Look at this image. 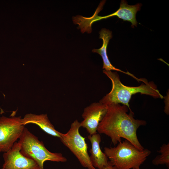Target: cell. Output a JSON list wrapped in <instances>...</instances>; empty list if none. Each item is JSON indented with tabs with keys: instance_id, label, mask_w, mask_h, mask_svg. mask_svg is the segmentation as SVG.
<instances>
[{
	"instance_id": "14",
	"label": "cell",
	"mask_w": 169,
	"mask_h": 169,
	"mask_svg": "<svg viewBox=\"0 0 169 169\" xmlns=\"http://www.w3.org/2000/svg\"><path fill=\"white\" fill-rule=\"evenodd\" d=\"M157 152L160 154L152 161V163L156 166L166 165L169 168V143L163 144Z\"/></svg>"
},
{
	"instance_id": "1",
	"label": "cell",
	"mask_w": 169,
	"mask_h": 169,
	"mask_svg": "<svg viewBox=\"0 0 169 169\" xmlns=\"http://www.w3.org/2000/svg\"><path fill=\"white\" fill-rule=\"evenodd\" d=\"M129 109L126 106L120 104L108 106L107 112L99 123L97 132L110 137L115 146L123 138L142 151L145 148L138 139L137 131L140 126L145 125L146 122L135 119L133 112L127 113Z\"/></svg>"
},
{
	"instance_id": "15",
	"label": "cell",
	"mask_w": 169,
	"mask_h": 169,
	"mask_svg": "<svg viewBox=\"0 0 169 169\" xmlns=\"http://www.w3.org/2000/svg\"><path fill=\"white\" fill-rule=\"evenodd\" d=\"M104 169H116L115 166H112L110 163L109 164L107 167L104 168Z\"/></svg>"
},
{
	"instance_id": "3",
	"label": "cell",
	"mask_w": 169,
	"mask_h": 169,
	"mask_svg": "<svg viewBox=\"0 0 169 169\" xmlns=\"http://www.w3.org/2000/svg\"><path fill=\"white\" fill-rule=\"evenodd\" d=\"M104 153L116 169H141L151 151L147 149L140 150L125 140L114 147H105Z\"/></svg>"
},
{
	"instance_id": "7",
	"label": "cell",
	"mask_w": 169,
	"mask_h": 169,
	"mask_svg": "<svg viewBox=\"0 0 169 169\" xmlns=\"http://www.w3.org/2000/svg\"><path fill=\"white\" fill-rule=\"evenodd\" d=\"M108 106L100 102H94L84 109L82 115L83 120L80 126L85 128L90 135L97 133L99 124L106 114Z\"/></svg>"
},
{
	"instance_id": "9",
	"label": "cell",
	"mask_w": 169,
	"mask_h": 169,
	"mask_svg": "<svg viewBox=\"0 0 169 169\" xmlns=\"http://www.w3.org/2000/svg\"><path fill=\"white\" fill-rule=\"evenodd\" d=\"M87 138L91 144V147L89 151L90 154V158L92 165L95 168L104 169L110 163L105 154L101 149L100 143L101 139L100 135L97 133L89 135Z\"/></svg>"
},
{
	"instance_id": "10",
	"label": "cell",
	"mask_w": 169,
	"mask_h": 169,
	"mask_svg": "<svg viewBox=\"0 0 169 169\" xmlns=\"http://www.w3.org/2000/svg\"><path fill=\"white\" fill-rule=\"evenodd\" d=\"M21 122L24 126L30 123L36 124L48 134L59 138L60 137L61 132L55 129L49 120L47 114H28L22 118Z\"/></svg>"
},
{
	"instance_id": "13",
	"label": "cell",
	"mask_w": 169,
	"mask_h": 169,
	"mask_svg": "<svg viewBox=\"0 0 169 169\" xmlns=\"http://www.w3.org/2000/svg\"><path fill=\"white\" fill-rule=\"evenodd\" d=\"M105 2V1L103 0L100 2L94 14L91 17H85L79 15L73 17V23L74 24L79 25L77 28L80 29L82 33L86 32L88 33H90L92 31L91 26L92 24L101 20V16H98V14L102 9Z\"/></svg>"
},
{
	"instance_id": "2",
	"label": "cell",
	"mask_w": 169,
	"mask_h": 169,
	"mask_svg": "<svg viewBox=\"0 0 169 169\" xmlns=\"http://www.w3.org/2000/svg\"><path fill=\"white\" fill-rule=\"evenodd\" d=\"M103 72L110 80L112 85L110 91L100 101L107 106L112 104H121L126 106L132 112L129 102L133 95L140 93L155 98H163L153 82H143L141 85L136 87L126 86L121 83L117 72L104 70Z\"/></svg>"
},
{
	"instance_id": "8",
	"label": "cell",
	"mask_w": 169,
	"mask_h": 169,
	"mask_svg": "<svg viewBox=\"0 0 169 169\" xmlns=\"http://www.w3.org/2000/svg\"><path fill=\"white\" fill-rule=\"evenodd\" d=\"M20 151V144L16 142L9 151L4 153V163L1 169H40L35 161L25 156Z\"/></svg>"
},
{
	"instance_id": "4",
	"label": "cell",
	"mask_w": 169,
	"mask_h": 169,
	"mask_svg": "<svg viewBox=\"0 0 169 169\" xmlns=\"http://www.w3.org/2000/svg\"><path fill=\"white\" fill-rule=\"evenodd\" d=\"M20 152L25 156L35 161L40 169H44V162L47 161L64 162L67 159L60 153L52 152L45 146L43 142L26 127L19 139Z\"/></svg>"
},
{
	"instance_id": "12",
	"label": "cell",
	"mask_w": 169,
	"mask_h": 169,
	"mask_svg": "<svg viewBox=\"0 0 169 169\" xmlns=\"http://www.w3.org/2000/svg\"><path fill=\"white\" fill-rule=\"evenodd\" d=\"M142 4L138 3L135 5H130L125 0H121L119 8L115 12L106 16V18L115 16L131 22V27L136 26L138 23L136 19L137 12L140 11Z\"/></svg>"
},
{
	"instance_id": "6",
	"label": "cell",
	"mask_w": 169,
	"mask_h": 169,
	"mask_svg": "<svg viewBox=\"0 0 169 169\" xmlns=\"http://www.w3.org/2000/svg\"><path fill=\"white\" fill-rule=\"evenodd\" d=\"M20 116L0 118V152H7L21 136L24 128Z\"/></svg>"
},
{
	"instance_id": "5",
	"label": "cell",
	"mask_w": 169,
	"mask_h": 169,
	"mask_svg": "<svg viewBox=\"0 0 169 169\" xmlns=\"http://www.w3.org/2000/svg\"><path fill=\"white\" fill-rule=\"evenodd\" d=\"M80 127V122L76 120L71 124L70 128L66 133H60L59 138L62 143L76 156L83 167L88 169H96L90 160L85 137L79 133Z\"/></svg>"
},
{
	"instance_id": "16",
	"label": "cell",
	"mask_w": 169,
	"mask_h": 169,
	"mask_svg": "<svg viewBox=\"0 0 169 169\" xmlns=\"http://www.w3.org/2000/svg\"><path fill=\"white\" fill-rule=\"evenodd\" d=\"M0 110H1V113H3V110L0 107Z\"/></svg>"
},
{
	"instance_id": "11",
	"label": "cell",
	"mask_w": 169,
	"mask_h": 169,
	"mask_svg": "<svg viewBox=\"0 0 169 169\" xmlns=\"http://www.w3.org/2000/svg\"><path fill=\"white\" fill-rule=\"evenodd\" d=\"M99 38L102 39L103 43L102 47L99 49H94L92 52L100 54L103 60V69L106 71L111 70L119 71L123 73L134 78L135 76L128 72H125L114 67L110 62L107 54V49L110 40L112 37V32L108 29L102 28L99 32Z\"/></svg>"
}]
</instances>
